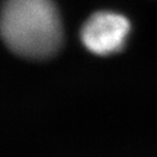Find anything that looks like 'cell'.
<instances>
[{
	"mask_svg": "<svg viewBox=\"0 0 157 157\" xmlns=\"http://www.w3.org/2000/svg\"><path fill=\"white\" fill-rule=\"evenodd\" d=\"M1 35L14 54L46 59L59 50L62 26L52 0H7L1 12Z\"/></svg>",
	"mask_w": 157,
	"mask_h": 157,
	"instance_id": "1",
	"label": "cell"
},
{
	"mask_svg": "<svg viewBox=\"0 0 157 157\" xmlns=\"http://www.w3.org/2000/svg\"><path fill=\"white\" fill-rule=\"evenodd\" d=\"M129 32L130 22L125 17L101 11L86 20L81 29V39L91 52L108 56L122 49Z\"/></svg>",
	"mask_w": 157,
	"mask_h": 157,
	"instance_id": "2",
	"label": "cell"
}]
</instances>
